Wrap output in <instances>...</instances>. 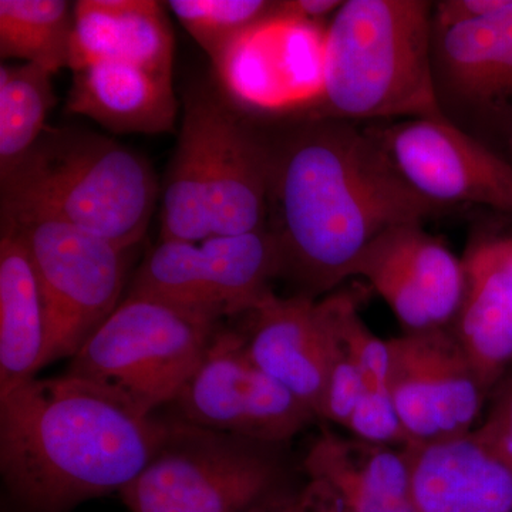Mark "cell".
Instances as JSON below:
<instances>
[{
	"label": "cell",
	"instance_id": "obj_1",
	"mask_svg": "<svg viewBox=\"0 0 512 512\" xmlns=\"http://www.w3.org/2000/svg\"><path fill=\"white\" fill-rule=\"evenodd\" d=\"M269 205L282 274L313 299L350 278L384 232L447 210L407 184L372 133L336 120H309L272 146Z\"/></svg>",
	"mask_w": 512,
	"mask_h": 512
},
{
	"label": "cell",
	"instance_id": "obj_2",
	"mask_svg": "<svg viewBox=\"0 0 512 512\" xmlns=\"http://www.w3.org/2000/svg\"><path fill=\"white\" fill-rule=\"evenodd\" d=\"M167 420L103 384L33 379L0 399V471L26 512H70L120 493L147 466Z\"/></svg>",
	"mask_w": 512,
	"mask_h": 512
},
{
	"label": "cell",
	"instance_id": "obj_3",
	"mask_svg": "<svg viewBox=\"0 0 512 512\" xmlns=\"http://www.w3.org/2000/svg\"><path fill=\"white\" fill-rule=\"evenodd\" d=\"M433 5L346 0L330 18L322 92L311 120L416 119L443 114L434 82Z\"/></svg>",
	"mask_w": 512,
	"mask_h": 512
},
{
	"label": "cell",
	"instance_id": "obj_4",
	"mask_svg": "<svg viewBox=\"0 0 512 512\" xmlns=\"http://www.w3.org/2000/svg\"><path fill=\"white\" fill-rule=\"evenodd\" d=\"M2 177V214L55 218L130 251L157 200L153 170L117 141L49 128Z\"/></svg>",
	"mask_w": 512,
	"mask_h": 512
},
{
	"label": "cell",
	"instance_id": "obj_5",
	"mask_svg": "<svg viewBox=\"0 0 512 512\" xmlns=\"http://www.w3.org/2000/svg\"><path fill=\"white\" fill-rule=\"evenodd\" d=\"M281 447L168 419L156 453L120 498L130 512H254L288 494Z\"/></svg>",
	"mask_w": 512,
	"mask_h": 512
},
{
	"label": "cell",
	"instance_id": "obj_6",
	"mask_svg": "<svg viewBox=\"0 0 512 512\" xmlns=\"http://www.w3.org/2000/svg\"><path fill=\"white\" fill-rule=\"evenodd\" d=\"M218 325L205 313L128 293L70 359L67 373L110 387L154 414L194 375Z\"/></svg>",
	"mask_w": 512,
	"mask_h": 512
},
{
	"label": "cell",
	"instance_id": "obj_7",
	"mask_svg": "<svg viewBox=\"0 0 512 512\" xmlns=\"http://www.w3.org/2000/svg\"><path fill=\"white\" fill-rule=\"evenodd\" d=\"M22 238L45 308L42 367L72 359L120 305L127 252L67 222L2 214Z\"/></svg>",
	"mask_w": 512,
	"mask_h": 512
},
{
	"label": "cell",
	"instance_id": "obj_8",
	"mask_svg": "<svg viewBox=\"0 0 512 512\" xmlns=\"http://www.w3.org/2000/svg\"><path fill=\"white\" fill-rule=\"evenodd\" d=\"M281 274L278 241L262 228L200 242L161 241L138 269L128 293L221 320L255 311L274 295L271 282Z\"/></svg>",
	"mask_w": 512,
	"mask_h": 512
},
{
	"label": "cell",
	"instance_id": "obj_9",
	"mask_svg": "<svg viewBox=\"0 0 512 512\" xmlns=\"http://www.w3.org/2000/svg\"><path fill=\"white\" fill-rule=\"evenodd\" d=\"M177 419L262 443L285 444L316 419L255 365L247 340L218 329L194 375L173 403Z\"/></svg>",
	"mask_w": 512,
	"mask_h": 512
},
{
	"label": "cell",
	"instance_id": "obj_10",
	"mask_svg": "<svg viewBox=\"0 0 512 512\" xmlns=\"http://www.w3.org/2000/svg\"><path fill=\"white\" fill-rule=\"evenodd\" d=\"M387 346V392L410 443L471 433L485 393L453 332H406Z\"/></svg>",
	"mask_w": 512,
	"mask_h": 512
},
{
	"label": "cell",
	"instance_id": "obj_11",
	"mask_svg": "<svg viewBox=\"0 0 512 512\" xmlns=\"http://www.w3.org/2000/svg\"><path fill=\"white\" fill-rule=\"evenodd\" d=\"M372 136L426 200L447 210L476 204L512 214V165L444 114L406 119Z\"/></svg>",
	"mask_w": 512,
	"mask_h": 512
},
{
	"label": "cell",
	"instance_id": "obj_12",
	"mask_svg": "<svg viewBox=\"0 0 512 512\" xmlns=\"http://www.w3.org/2000/svg\"><path fill=\"white\" fill-rule=\"evenodd\" d=\"M322 25L284 15L276 6L212 66L232 101L255 111L311 110L322 92Z\"/></svg>",
	"mask_w": 512,
	"mask_h": 512
},
{
	"label": "cell",
	"instance_id": "obj_13",
	"mask_svg": "<svg viewBox=\"0 0 512 512\" xmlns=\"http://www.w3.org/2000/svg\"><path fill=\"white\" fill-rule=\"evenodd\" d=\"M352 276H363L407 332L447 328L457 315L466 269L423 225H399L375 239Z\"/></svg>",
	"mask_w": 512,
	"mask_h": 512
},
{
	"label": "cell",
	"instance_id": "obj_14",
	"mask_svg": "<svg viewBox=\"0 0 512 512\" xmlns=\"http://www.w3.org/2000/svg\"><path fill=\"white\" fill-rule=\"evenodd\" d=\"M251 315L245 333L252 360L322 419L332 366V333L323 302L271 295Z\"/></svg>",
	"mask_w": 512,
	"mask_h": 512
},
{
	"label": "cell",
	"instance_id": "obj_15",
	"mask_svg": "<svg viewBox=\"0 0 512 512\" xmlns=\"http://www.w3.org/2000/svg\"><path fill=\"white\" fill-rule=\"evenodd\" d=\"M403 450L414 512H512V471L474 431Z\"/></svg>",
	"mask_w": 512,
	"mask_h": 512
},
{
	"label": "cell",
	"instance_id": "obj_16",
	"mask_svg": "<svg viewBox=\"0 0 512 512\" xmlns=\"http://www.w3.org/2000/svg\"><path fill=\"white\" fill-rule=\"evenodd\" d=\"M271 173V144L217 97L208 197L212 237L265 228Z\"/></svg>",
	"mask_w": 512,
	"mask_h": 512
},
{
	"label": "cell",
	"instance_id": "obj_17",
	"mask_svg": "<svg viewBox=\"0 0 512 512\" xmlns=\"http://www.w3.org/2000/svg\"><path fill=\"white\" fill-rule=\"evenodd\" d=\"M73 15V73L90 64L117 62L173 79V29L160 2L80 0Z\"/></svg>",
	"mask_w": 512,
	"mask_h": 512
},
{
	"label": "cell",
	"instance_id": "obj_18",
	"mask_svg": "<svg viewBox=\"0 0 512 512\" xmlns=\"http://www.w3.org/2000/svg\"><path fill=\"white\" fill-rule=\"evenodd\" d=\"M303 470L348 512H414L403 448L348 439L323 427L303 458Z\"/></svg>",
	"mask_w": 512,
	"mask_h": 512
},
{
	"label": "cell",
	"instance_id": "obj_19",
	"mask_svg": "<svg viewBox=\"0 0 512 512\" xmlns=\"http://www.w3.org/2000/svg\"><path fill=\"white\" fill-rule=\"evenodd\" d=\"M463 262L466 288L451 332L487 393L512 360V274L495 238L471 245Z\"/></svg>",
	"mask_w": 512,
	"mask_h": 512
},
{
	"label": "cell",
	"instance_id": "obj_20",
	"mask_svg": "<svg viewBox=\"0 0 512 512\" xmlns=\"http://www.w3.org/2000/svg\"><path fill=\"white\" fill-rule=\"evenodd\" d=\"M67 111L89 117L116 134H161L174 128L173 79L117 62H99L73 73Z\"/></svg>",
	"mask_w": 512,
	"mask_h": 512
},
{
	"label": "cell",
	"instance_id": "obj_21",
	"mask_svg": "<svg viewBox=\"0 0 512 512\" xmlns=\"http://www.w3.org/2000/svg\"><path fill=\"white\" fill-rule=\"evenodd\" d=\"M45 308L22 238L2 225L0 238V399L35 379L45 350Z\"/></svg>",
	"mask_w": 512,
	"mask_h": 512
},
{
	"label": "cell",
	"instance_id": "obj_22",
	"mask_svg": "<svg viewBox=\"0 0 512 512\" xmlns=\"http://www.w3.org/2000/svg\"><path fill=\"white\" fill-rule=\"evenodd\" d=\"M217 96L197 92L185 99L177 148L164 185L161 241L200 242L212 237L210 175Z\"/></svg>",
	"mask_w": 512,
	"mask_h": 512
},
{
	"label": "cell",
	"instance_id": "obj_23",
	"mask_svg": "<svg viewBox=\"0 0 512 512\" xmlns=\"http://www.w3.org/2000/svg\"><path fill=\"white\" fill-rule=\"evenodd\" d=\"M437 56L461 100L494 106L512 97V0L493 15L437 30Z\"/></svg>",
	"mask_w": 512,
	"mask_h": 512
},
{
	"label": "cell",
	"instance_id": "obj_24",
	"mask_svg": "<svg viewBox=\"0 0 512 512\" xmlns=\"http://www.w3.org/2000/svg\"><path fill=\"white\" fill-rule=\"evenodd\" d=\"M73 10L64 0H0V56L50 74L69 67Z\"/></svg>",
	"mask_w": 512,
	"mask_h": 512
},
{
	"label": "cell",
	"instance_id": "obj_25",
	"mask_svg": "<svg viewBox=\"0 0 512 512\" xmlns=\"http://www.w3.org/2000/svg\"><path fill=\"white\" fill-rule=\"evenodd\" d=\"M53 74L35 64L0 67V175L8 173L42 137L56 103Z\"/></svg>",
	"mask_w": 512,
	"mask_h": 512
},
{
	"label": "cell",
	"instance_id": "obj_26",
	"mask_svg": "<svg viewBox=\"0 0 512 512\" xmlns=\"http://www.w3.org/2000/svg\"><path fill=\"white\" fill-rule=\"evenodd\" d=\"M278 2L265 0H171L174 13L188 35L217 62L239 36L274 15Z\"/></svg>",
	"mask_w": 512,
	"mask_h": 512
},
{
	"label": "cell",
	"instance_id": "obj_27",
	"mask_svg": "<svg viewBox=\"0 0 512 512\" xmlns=\"http://www.w3.org/2000/svg\"><path fill=\"white\" fill-rule=\"evenodd\" d=\"M346 429L356 439L367 443L390 446L410 444L409 436L399 416L389 392H366L355 410L350 414Z\"/></svg>",
	"mask_w": 512,
	"mask_h": 512
},
{
	"label": "cell",
	"instance_id": "obj_28",
	"mask_svg": "<svg viewBox=\"0 0 512 512\" xmlns=\"http://www.w3.org/2000/svg\"><path fill=\"white\" fill-rule=\"evenodd\" d=\"M474 434L512 471V375L501 384L487 420Z\"/></svg>",
	"mask_w": 512,
	"mask_h": 512
},
{
	"label": "cell",
	"instance_id": "obj_29",
	"mask_svg": "<svg viewBox=\"0 0 512 512\" xmlns=\"http://www.w3.org/2000/svg\"><path fill=\"white\" fill-rule=\"evenodd\" d=\"M508 3L510 0H443L433 6L434 26L440 30L485 18L500 12Z\"/></svg>",
	"mask_w": 512,
	"mask_h": 512
},
{
	"label": "cell",
	"instance_id": "obj_30",
	"mask_svg": "<svg viewBox=\"0 0 512 512\" xmlns=\"http://www.w3.org/2000/svg\"><path fill=\"white\" fill-rule=\"evenodd\" d=\"M282 512H348L335 494L319 481L309 480L298 494H289Z\"/></svg>",
	"mask_w": 512,
	"mask_h": 512
},
{
	"label": "cell",
	"instance_id": "obj_31",
	"mask_svg": "<svg viewBox=\"0 0 512 512\" xmlns=\"http://www.w3.org/2000/svg\"><path fill=\"white\" fill-rule=\"evenodd\" d=\"M342 3L340 0H288L279 2V10L291 18L322 25V20L335 15Z\"/></svg>",
	"mask_w": 512,
	"mask_h": 512
},
{
	"label": "cell",
	"instance_id": "obj_32",
	"mask_svg": "<svg viewBox=\"0 0 512 512\" xmlns=\"http://www.w3.org/2000/svg\"><path fill=\"white\" fill-rule=\"evenodd\" d=\"M495 242H497L501 258H503L505 265H507V268L510 269L512 274V237L495 238Z\"/></svg>",
	"mask_w": 512,
	"mask_h": 512
},
{
	"label": "cell",
	"instance_id": "obj_33",
	"mask_svg": "<svg viewBox=\"0 0 512 512\" xmlns=\"http://www.w3.org/2000/svg\"><path fill=\"white\" fill-rule=\"evenodd\" d=\"M289 494L282 495L278 500L272 501V503L264 505L254 512H282V505H284L286 498Z\"/></svg>",
	"mask_w": 512,
	"mask_h": 512
},
{
	"label": "cell",
	"instance_id": "obj_34",
	"mask_svg": "<svg viewBox=\"0 0 512 512\" xmlns=\"http://www.w3.org/2000/svg\"><path fill=\"white\" fill-rule=\"evenodd\" d=\"M510 150H511V154H512V133H511V137H510Z\"/></svg>",
	"mask_w": 512,
	"mask_h": 512
}]
</instances>
